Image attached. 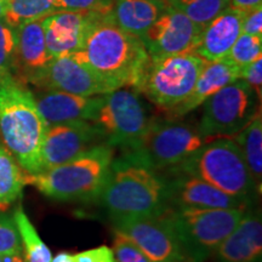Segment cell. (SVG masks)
I'll use <instances>...</instances> for the list:
<instances>
[{
	"label": "cell",
	"instance_id": "6da1fadb",
	"mask_svg": "<svg viewBox=\"0 0 262 262\" xmlns=\"http://www.w3.org/2000/svg\"><path fill=\"white\" fill-rule=\"evenodd\" d=\"M111 90L135 88L149 60L140 38L116 24L110 12H95L81 49L73 54Z\"/></svg>",
	"mask_w": 262,
	"mask_h": 262
},
{
	"label": "cell",
	"instance_id": "7a4b0ae2",
	"mask_svg": "<svg viewBox=\"0 0 262 262\" xmlns=\"http://www.w3.org/2000/svg\"><path fill=\"white\" fill-rule=\"evenodd\" d=\"M98 198L113 221L158 217L168 209V186L158 171L122 158L113 160Z\"/></svg>",
	"mask_w": 262,
	"mask_h": 262
},
{
	"label": "cell",
	"instance_id": "3957f363",
	"mask_svg": "<svg viewBox=\"0 0 262 262\" xmlns=\"http://www.w3.org/2000/svg\"><path fill=\"white\" fill-rule=\"evenodd\" d=\"M48 124L34 96L12 78L0 85V134L9 152L26 173L41 171V146Z\"/></svg>",
	"mask_w": 262,
	"mask_h": 262
},
{
	"label": "cell",
	"instance_id": "277c9868",
	"mask_svg": "<svg viewBox=\"0 0 262 262\" xmlns=\"http://www.w3.org/2000/svg\"><path fill=\"white\" fill-rule=\"evenodd\" d=\"M113 160L112 147L100 143L62 165L37 173H26V185L34 186L55 201H93L102 192Z\"/></svg>",
	"mask_w": 262,
	"mask_h": 262
},
{
	"label": "cell",
	"instance_id": "5b68a950",
	"mask_svg": "<svg viewBox=\"0 0 262 262\" xmlns=\"http://www.w3.org/2000/svg\"><path fill=\"white\" fill-rule=\"evenodd\" d=\"M175 169L210 183L248 205L257 194L243 153L232 137L209 141Z\"/></svg>",
	"mask_w": 262,
	"mask_h": 262
},
{
	"label": "cell",
	"instance_id": "8992f818",
	"mask_svg": "<svg viewBox=\"0 0 262 262\" xmlns=\"http://www.w3.org/2000/svg\"><path fill=\"white\" fill-rule=\"evenodd\" d=\"M247 209H170L163 217L171 226L191 262H203L233 232Z\"/></svg>",
	"mask_w": 262,
	"mask_h": 262
},
{
	"label": "cell",
	"instance_id": "52a82bcc",
	"mask_svg": "<svg viewBox=\"0 0 262 262\" xmlns=\"http://www.w3.org/2000/svg\"><path fill=\"white\" fill-rule=\"evenodd\" d=\"M206 63L193 51L149 57L134 89L160 110L169 112L191 94Z\"/></svg>",
	"mask_w": 262,
	"mask_h": 262
},
{
	"label": "cell",
	"instance_id": "ba28073f",
	"mask_svg": "<svg viewBox=\"0 0 262 262\" xmlns=\"http://www.w3.org/2000/svg\"><path fill=\"white\" fill-rule=\"evenodd\" d=\"M198 127L178 120L153 119L149 129L135 148L123 158L155 170L175 169L196 149L209 142Z\"/></svg>",
	"mask_w": 262,
	"mask_h": 262
},
{
	"label": "cell",
	"instance_id": "9c48e42d",
	"mask_svg": "<svg viewBox=\"0 0 262 262\" xmlns=\"http://www.w3.org/2000/svg\"><path fill=\"white\" fill-rule=\"evenodd\" d=\"M152 120L139 93L135 89L119 88L103 95V102L94 123L103 131L108 146L129 152L141 142Z\"/></svg>",
	"mask_w": 262,
	"mask_h": 262
},
{
	"label": "cell",
	"instance_id": "30bf717a",
	"mask_svg": "<svg viewBox=\"0 0 262 262\" xmlns=\"http://www.w3.org/2000/svg\"><path fill=\"white\" fill-rule=\"evenodd\" d=\"M257 100V95L244 80L226 85L203 103L199 133L210 141L234 137L260 110Z\"/></svg>",
	"mask_w": 262,
	"mask_h": 262
},
{
	"label": "cell",
	"instance_id": "8fae6325",
	"mask_svg": "<svg viewBox=\"0 0 262 262\" xmlns=\"http://www.w3.org/2000/svg\"><path fill=\"white\" fill-rule=\"evenodd\" d=\"M113 222L114 232L134 242L152 262H191L175 231L163 215Z\"/></svg>",
	"mask_w": 262,
	"mask_h": 262
},
{
	"label": "cell",
	"instance_id": "7c38bea8",
	"mask_svg": "<svg viewBox=\"0 0 262 262\" xmlns=\"http://www.w3.org/2000/svg\"><path fill=\"white\" fill-rule=\"evenodd\" d=\"M100 143L106 141L96 123L75 120L48 126L41 146V168L47 170L68 163Z\"/></svg>",
	"mask_w": 262,
	"mask_h": 262
},
{
	"label": "cell",
	"instance_id": "4fadbf2b",
	"mask_svg": "<svg viewBox=\"0 0 262 262\" xmlns=\"http://www.w3.org/2000/svg\"><path fill=\"white\" fill-rule=\"evenodd\" d=\"M33 85L42 90L63 91L79 96H96L112 91L73 54L51 58Z\"/></svg>",
	"mask_w": 262,
	"mask_h": 262
},
{
	"label": "cell",
	"instance_id": "5bb4252c",
	"mask_svg": "<svg viewBox=\"0 0 262 262\" xmlns=\"http://www.w3.org/2000/svg\"><path fill=\"white\" fill-rule=\"evenodd\" d=\"M199 29L182 12L171 6L141 37L150 58H159L192 51Z\"/></svg>",
	"mask_w": 262,
	"mask_h": 262
},
{
	"label": "cell",
	"instance_id": "9a60e30c",
	"mask_svg": "<svg viewBox=\"0 0 262 262\" xmlns=\"http://www.w3.org/2000/svg\"><path fill=\"white\" fill-rule=\"evenodd\" d=\"M166 186L168 208L170 204L173 205V209H247L248 206L241 199L187 173L176 176L172 181H166Z\"/></svg>",
	"mask_w": 262,
	"mask_h": 262
},
{
	"label": "cell",
	"instance_id": "2e32d148",
	"mask_svg": "<svg viewBox=\"0 0 262 262\" xmlns=\"http://www.w3.org/2000/svg\"><path fill=\"white\" fill-rule=\"evenodd\" d=\"M33 96L48 126L75 120L94 123L103 102V95L79 96L57 90L41 89Z\"/></svg>",
	"mask_w": 262,
	"mask_h": 262
},
{
	"label": "cell",
	"instance_id": "e0dca14e",
	"mask_svg": "<svg viewBox=\"0 0 262 262\" xmlns=\"http://www.w3.org/2000/svg\"><path fill=\"white\" fill-rule=\"evenodd\" d=\"M95 12L60 11L42 18L45 41L50 56L78 52L83 45Z\"/></svg>",
	"mask_w": 262,
	"mask_h": 262
},
{
	"label": "cell",
	"instance_id": "ac0fdd59",
	"mask_svg": "<svg viewBox=\"0 0 262 262\" xmlns=\"http://www.w3.org/2000/svg\"><path fill=\"white\" fill-rule=\"evenodd\" d=\"M242 19L243 12L228 6L199 32L192 51L206 62L225 58L242 34Z\"/></svg>",
	"mask_w": 262,
	"mask_h": 262
},
{
	"label": "cell",
	"instance_id": "d6986e66",
	"mask_svg": "<svg viewBox=\"0 0 262 262\" xmlns=\"http://www.w3.org/2000/svg\"><path fill=\"white\" fill-rule=\"evenodd\" d=\"M17 29V55H16V74L18 81L33 84L41 72L50 63L45 41L42 19L26 22L19 25Z\"/></svg>",
	"mask_w": 262,
	"mask_h": 262
},
{
	"label": "cell",
	"instance_id": "ffe728a7",
	"mask_svg": "<svg viewBox=\"0 0 262 262\" xmlns=\"http://www.w3.org/2000/svg\"><path fill=\"white\" fill-rule=\"evenodd\" d=\"M220 262H260L262 222L260 211L245 212L237 227L215 250Z\"/></svg>",
	"mask_w": 262,
	"mask_h": 262
},
{
	"label": "cell",
	"instance_id": "44dd1931",
	"mask_svg": "<svg viewBox=\"0 0 262 262\" xmlns=\"http://www.w3.org/2000/svg\"><path fill=\"white\" fill-rule=\"evenodd\" d=\"M239 75H241V68L228 58L225 57L219 61L208 62L196 79L191 94L179 106L166 112L168 117L176 119V118L186 116L195 108L202 106L211 95L217 93L226 85L239 79Z\"/></svg>",
	"mask_w": 262,
	"mask_h": 262
},
{
	"label": "cell",
	"instance_id": "7402d4cb",
	"mask_svg": "<svg viewBox=\"0 0 262 262\" xmlns=\"http://www.w3.org/2000/svg\"><path fill=\"white\" fill-rule=\"evenodd\" d=\"M168 8L166 0H113L111 16L120 28L141 38Z\"/></svg>",
	"mask_w": 262,
	"mask_h": 262
},
{
	"label": "cell",
	"instance_id": "603a6c76",
	"mask_svg": "<svg viewBox=\"0 0 262 262\" xmlns=\"http://www.w3.org/2000/svg\"><path fill=\"white\" fill-rule=\"evenodd\" d=\"M234 141L241 148L247 162L255 185L261 191L262 181V118L258 110L253 119L241 133L234 136Z\"/></svg>",
	"mask_w": 262,
	"mask_h": 262
},
{
	"label": "cell",
	"instance_id": "cb8c5ba5",
	"mask_svg": "<svg viewBox=\"0 0 262 262\" xmlns=\"http://www.w3.org/2000/svg\"><path fill=\"white\" fill-rule=\"evenodd\" d=\"M26 172L0 142V211L17 201L26 185Z\"/></svg>",
	"mask_w": 262,
	"mask_h": 262
},
{
	"label": "cell",
	"instance_id": "d4e9b609",
	"mask_svg": "<svg viewBox=\"0 0 262 262\" xmlns=\"http://www.w3.org/2000/svg\"><path fill=\"white\" fill-rule=\"evenodd\" d=\"M12 217L21 238L22 256L25 262H50L51 250L41 241L40 235L21 205L14 211Z\"/></svg>",
	"mask_w": 262,
	"mask_h": 262
},
{
	"label": "cell",
	"instance_id": "484cf974",
	"mask_svg": "<svg viewBox=\"0 0 262 262\" xmlns=\"http://www.w3.org/2000/svg\"><path fill=\"white\" fill-rule=\"evenodd\" d=\"M58 12L56 0H9L4 19L12 27L37 21Z\"/></svg>",
	"mask_w": 262,
	"mask_h": 262
},
{
	"label": "cell",
	"instance_id": "4316f807",
	"mask_svg": "<svg viewBox=\"0 0 262 262\" xmlns=\"http://www.w3.org/2000/svg\"><path fill=\"white\" fill-rule=\"evenodd\" d=\"M168 4L187 16L199 29L209 25L229 6V0H166Z\"/></svg>",
	"mask_w": 262,
	"mask_h": 262
},
{
	"label": "cell",
	"instance_id": "83f0119b",
	"mask_svg": "<svg viewBox=\"0 0 262 262\" xmlns=\"http://www.w3.org/2000/svg\"><path fill=\"white\" fill-rule=\"evenodd\" d=\"M16 55H17V29L0 18V73L16 74Z\"/></svg>",
	"mask_w": 262,
	"mask_h": 262
},
{
	"label": "cell",
	"instance_id": "f1b7e54d",
	"mask_svg": "<svg viewBox=\"0 0 262 262\" xmlns=\"http://www.w3.org/2000/svg\"><path fill=\"white\" fill-rule=\"evenodd\" d=\"M262 57V35H250L242 33L233 44L226 58L239 68L253 63Z\"/></svg>",
	"mask_w": 262,
	"mask_h": 262
},
{
	"label": "cell",
	"instance_id": "f546056e",
	"mask_svg": "<svg viewBox=\"0 0 262 262\" xmlns=\"http://www.w3.org/2000/svg\"><path fill=\"white\" fill-rule=\"evenodd\" d=\"M0 255H22V244L14 217L0 212Z\"/></svg>",
	"mask_w": 262,
	"mask_h": 262
},
{
	"label": "cell",
	"instance_id": "4dcf8cb0",
	"mask_svg": "<svg viewBox=\"0 0 262 262\" xmlns=\"http://www.w3.org/2000/svg\"><path fill=\"white\" fill-rule=\"evenodd\" d=\"M113 254L116 262H152L137 245L122 233L114 232Z\"/></svg>",
	"mask_w": 262,
	"mask_h": 262
},
{
	"label": "cell",
	"instance_id": "1f68e13d",
	"mask_svg": "<svg viewBox=\"0 0 262 262\" xmlns=\"http://www.w3.org/2000/svg\"><path fill=\"white\" fill-rule=\"evenodd\" d=\"M58 12H110L113 0H56Z\"/></svg>",
	"mask_w": 262,
	"mask_h": 262
},
{
	"label": "cell",
	"instance_id": "d6a6232c",
	"mask_svg": "<svg viewBox=\"0 0 262 262\" xmlns=\"http://www.w3.org/2000/svg\"><path fill=\"white\" fill-rule=\"evenodd\" d=\"M239 79L244 80L249 86L255 91L258 100H261V86H262V57L257 58L253 63L241 68Z\"/></svg>",
	"mask_w": 262,
	"mask_h": 262
},
{
	"label": "cell",
	"instance_id": "836d02e7",
	"mask_svg": "<svg viewBox=\"0 0 262 262\" xmlns=\"http://www.w3.org/2000/svg\"><path fill=\"white\" fill-rule=\"evenodd\" d=\"M242 33L250 35H262V5L243 12Z\"/></svg>",
	"mask_w": 262,
	"mask_h": 262
},
{
	"label": "cell",
	"instance_id": "e575fe53",
	"mask_svg": "<svg viewBox=\"0 0 262 262\" xmlns=\"http://www.w3.org/2000/svg\"><path fill=\"white\" fill-rule=\"evenodd\" d=\"M77 262H116L113 250L107 245L90 249L83 253L75 254Z\"/></svg>",
	"mask_w": 262,
	"mask_h": 262
},
{
	"label": "cell",
	"instance_id": "d590c367",
	"mask_svg": "<svg viewBox=\"0 0 262 262\" xmlns=\"http://www.w3.org/2000/svg\"><path fill=\"white\" fill-rule=\"evenodd\" d=\"M261 5L262 0H229V6L242 12H247Z\"/></svg>",
	"mask_w": 262,
	"mask_h": 262
},
{
	"label": "cell",
	"instance_id": "8d00e7d4",
	"mask_svg": "<svg viewBox=\"0 0 262 262\" xmlns=\"http://www.w3.org/2000/svg\"><path fill=\"white\" fill-rule=\"evenodd\" d=\"M50 262H77V256L75 254H71L68 251H61L51 257Z\"/></svg>",
	"mask_w": 262,
	"mask_h": 262
},
{
	"label": "cell",
	"instance_id": "74e56055",
	"mask_svg": "<svg viewBox=\"0 0 262 262\" xmlns=\"http://www.w3.org/2000/svg\"><path fill=\"white\" fill-rule=\"evenodd\" d=\"M0 262H25L22 255H0Z\"/></svg>",
	"mask_w": 262,
	"mask_h": 262
},
{
	"label": "cell",
	"instance_id": "f35d334b",
	"mask_svg": "<svg viewBox=\"0 0 262 262\" xmlns=\"http://www.w3.org/2000/svg\"><path fill=\"white\" fill-rule=\"evenodd\" d=\"M9 8V0H0V18H4Z\"/></svg>",
	"mask_w": 262,
	"mask_h": 262
},
{
	"label": "cell",
	"instance_id": "ab89813d",
	"mask_svg": "<svg viewBox=\"0 0 262 262\" xmlns=\"http://www.w3.org/2000/svg\"><path fill=\"white\" fill-rule=\"evenodd\" d=\"M12 78H14V77H11V75H5V74L0 73V85L6 83V81L12 79Z\"/></svg>",
	"mask_w": 262,
	"mask_h": 262
}]
</instances>
